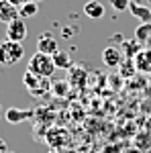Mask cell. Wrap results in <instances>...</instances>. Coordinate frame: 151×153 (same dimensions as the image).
Listing matches in <instances>:
<instances>
[{"mask_svg": "<svg viewBox=\"0 0 151 153\" xmlns=\"http://www.w3.org/2000/svg\"><path fill=\"white\" fill-rule=\"evenodd\" d=\"M27 70L31 71V74H35V76H39V78L49 80V76H53V71L57 70V68H55L51 55H45V53H39V51H37L35 55H31Z\"/></svg>", "mask_w": 151, "mask_h": 153, "instance_id": "obj_1", "label": "cell"}, {"mask_svg": "<svg viewBox=\"0 0 151 153\" xmlns=\"http://www.w3.org/2000/svg\"><path fill=\"white\" fill-rule=\"evenodd\" d=\"M25 57V47L23 43H16V41H2L0 43V65H16L21 59Z\"/></svg>", "mask_w": 151, "mask_h": 153, "instance_id": "obj_2", "label": "cell"}, {"mask_svg": "<svg viewBox=\"0 0 151 153\" xmlns=\"http://www.w3.org/2000/svg\"><path fill=\"white\" fill-rule=\"evenodd\" d=\"M25 37H27V25H25L23 19H16V21L8 23V27H6V39L8 41L23 43Z\"/></svg>", "mask_w": 151, "mask_h": 153, "instance_id": "obj_3", "label": "cell"}, {"mask_svg": "<svg viewBox=\"0 0 151 153\" xmlns=\"http://www.w3.org/2000/svg\"><path fill=\"white\" fill-rule=\"evenodd\" d=\"M4 118H6V123H10V125H21V123H25V120L33 118V110H29V108H16V106H12V108H6V112H4Z\"/></svg>", "mask_w": 151, "mask_h": 153, "instance_id": "obj_4", "label": "cell"}, {"mask_svg": "<svg viewBox=\"0 0 151 153\" xmlns=\"http://www.w3.org/2000/svg\"><path fill=\"white\" fill-rule=\"evenodd\" d=\"M123 59H125L123 51L115 45H108L106 49H102V63L108 65V68H118L123 63Z\"/></svg>", "mask_w": 151, "mask_h": 153, "instance_id": "obj_5", "label": "cell"}, {"mask_svg": "<svg viewBox=\"0 0 151 153\" xmlns=\"http://www.w3.org/2000/svg\"><path fill=\"white\" fill-rule=\"evenodd\" d=\"M37 51L39 53H45V55H55L59 51V47H57V41L53 39L51 35H41L39 39H37Z\"/></svg>", "mask_w": 151, "mask_h": 153, "instance_id": "obj_6", "label": "cell"}, {"mask_svg": "<svg viewBox=\"0 0 151 153\" xmlns=\"http://www.w3.org/2000/svg\"><path fill=\"white\" fill-rule=\"evenodd\" d=\"M16 19H21L19 16V8L10 4L8 0H0V23H12V21H16Z\"/></svg>", "mask_w": 151, "mask_h": 153, "instance_id": "obj_7", "label": "cell"}, {"mask_svg": "<svg viewBox=\"0 0 151 153\" xmlns=\"http://www.w3.org/2000/svg\"><path fill=\"white\" fill-rule=\"evenodd\" d=\"M82 12H84L88 19L98 21V19H102V16H104V4H102V2H98V0H88V2L84 4Z\"/></svg>", "mask_w": 151, "mask_h": 153, "instance_id": "obj_8", "label": "cell"}, {"mask_svg": "<svg viewBox=\"0 0 151 153\" xmlns=\"http://www.w3.org/2000/svg\"><path fill=\"white\" fill-rule=\"evenodd\" d=\"M135 68L143 74H149L151 71V51L149 49H141L139 53L135 55Z\"/></svg>", "mask_w": 151, "mask_h": 153, "instance_id": "obj_9", "label": "cell"}, {"mask_svg": "<svg viewBox=\"0 0 151 153\" xmlns=\"http://www.w3.org/2000/svg\"><path fill=\"white\" fill-rule=\"evenodd\" d=\"M129 10L133 16H137L141 23H151V8L149 6H143L139 2H131L129 4Z\"/></svg>", "mask_w": 151, "mask_h": 153, "instance_id": "obj_10", "label": "cell"}, {"mask_svg": "<svg viewBox=\"0 0 151 153\" xmlns=\"http://www.w3.org/2000/svg\"><path fill=\"white\" fill-rule=\"evenodd\" d=\"M37 12H39V4H37V2H31V0H29L27 4H23V6L19 8V16H21V19L25 21V19H33Z\"/></svg>", "mask_w": 151, "mask_h": 153, "instance_id": "obj_11", "label": "cell"}, {"mask_svg": "<svg viewBox=\"0 0 151 153\" xmlns=\"http://www.w3.org/2000/svg\"><path fill=\"white\" fill-rule=\"evenodd\" d=\"M123 55H125V59H129V57H135L137 53L141 51V43L135 39V41H123Z\"/></svg>", "mask_w": 151, "mask_h": 153, "instance_id": "obj_12", "label": "cell"}, {"mask_svg": "<svg viewBox=\"0 0 151 153\" xmlns=\"http://www.w3.org/2000/svg\"><path fill=\"white\" fill-rule=\"evenodd\" d=\"M51 57H53V63H55L57 70H65V68H70V65H71L70 53H65V51H57V53L51 55Z\"/></svg>", "mask_w": 151, "mask_h": 153, "instance_id": "obj_13", "label": "cell"}, {"mask_svg": "<svg viewBox=\"0 0 151 153\" xmlns=\"http://www.w3.org/2000/svg\"><path fill=\"white\" fill-rule=\"evenodd\" d=\"M151 37V23H141L135 29V39L139 43H147V39Z\"/></svg>", "mask_w": 151, "mask_h": 153, "instance_id": "obj_14", "label": "cell"}, {"mask_svg": "<svg viewBox=\"0 0 151 153\" xmlns=\"http://www.w3.org/2000/svg\"><path fill=\"white\" fill-rule=\"evenodd\" d=\"M133 0H110V4H112V8L118 12H125L129 10V4H131Z\"/></svg>", "mask_w": 151, "mask_h": 153, "instance_id": "obj_15", "label": "cell"}, {"mask_svg": "<svg viewBox=\"0 0 151 153\" xmlns=\"http://www.w3.org/2000/svg\"><path fill=\"white\" fill-rule=\"evenodd\" d=\"M51 86H53V92H55L57 96H63V94H65V90H68V84L63 82V80H59V82H53Z\"/></svg>", "mask_w": 151, "mask_h": 153, "instance_id": "obj_16", "label": "cell"}, {"mask_svg": "<svg viewBox=\"0 0 151 153\" xmlns=\"http://www.w3.org/2000/svg\"><path fill=\"white\" fill-rule=\"evenodd\" d=\"M0 153H10L8 151V145H6V141L0 137Z\"/></svg>", "mask_w": 151, "mask_h": 153, "instance_id": "obj_17", "label": "cell"}, {"mask_svg": "<svg viewBox=\"0 0 151 153\" xmlns=\"http://www.w3.org/2000/svg\"><path fill=\"white\" fill-rule=\"evenodd\" d=\"M8 2H10V4H14L16 8H21L23 4H27V2H29V0H8Z\"/></svg>", "mask_w": 151, "mask_h": 153, "instance_id": "obj_18", "label": "cell"}, {"mask_svg": "<svg viewBox=\"0 0 151 153\" xmlns=\"http://www.w3.org/2000/svg\"><path fill=\"white\" fill-rule=\"evenodd\" d=\"M31 2H37V4H39V2H41V0H31Z\"/></svg>", "mask_w": 151, "mask_h": 153, "instance_id": "obj_19", "label": "cell"}, {"mask_svg": "<svg viewBox=\"0 0 151 153\" xmlns=\"http://www.w3.org/2000/svg\"><path fill=\"white\" fill-rule=\"evenodd\" d=\"M0 117H2V106H0Z\"/></svg>", "mask_w": 151, "mask_h": 153, "instance_id": "obj_20", "label": "cell"}, {"mask_svg": "<svg viewBox=\"0 0 151 153\" xmlns=\"http://www.w3.org/2000/svg\"><path fill=\"white\" fill-rule=\"evenodd\" d=\"M10 153H16V151H10Z\"/></svg>", "mask_w": 151, "mask_h": 153, "instance_id": "obj_21", "label": "cell"}]
</instances>
